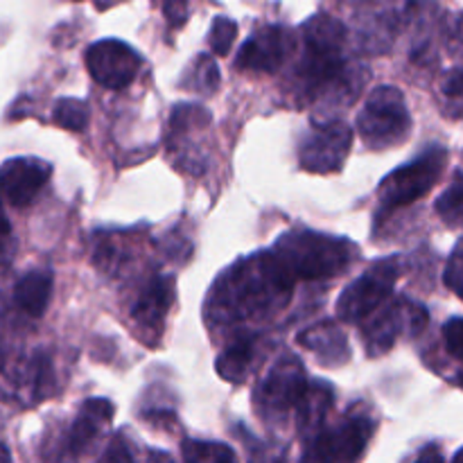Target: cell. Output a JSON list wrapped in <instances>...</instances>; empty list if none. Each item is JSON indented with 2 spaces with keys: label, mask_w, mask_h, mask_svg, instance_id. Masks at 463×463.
<instances>
[{
  "label": "cell",
  "mask_w": 463,
  "mask_h": 463,
  "mask_svg": "<svg viewBox=\"0 0 463 463\" xmlns=\"http://www.w3.org/2000/svg\"><path fill=\"white\" fill-rule=\"evenodd\" d=\"M443 280H446V285L452 289V294H455V297H461V283H463V242L461 240L455 244L450 258H448Z\"/></svg>",
  "instance_id": "obj_26"
},
{
  "label": "cell",
  "mask_w": 463,
  "mask_h": 463,
  "mask_svg": "<svg viewBox=\"0 0 463 463\" xmlns=\"http://www.w3.org/2000/svg\"><path fill=\"white\" fill-rule=\"evenodd\" d=\"M12 459V452L7 450V448H5V443L0 441V461H9Z\"/></svg>",
  "instance_id": "obj_33"
},
{
  "label": "cell",
  "mask_w": 463,
  "mask_h": 463,
  "mask_svg": "<svg viewBox=\"0 0 463 463\" xmlns=\"http://www.w3.org/2000/svg\"><path fill=\"white\" fill-rule=\"evenodd\" d=\"M461 68L457 66V68H452L450 72H448V77H446V81H443V93L448 95V98H452L455 99V104H459V99H461Z\"/></svg>",
  "instance_id": "obj_31"
},
{
  "label": "cell",
  "mask_w": 463,
  "mask_h": 463,
  "mask_svg": "<svg viewBox=\"0 0 463 463\" xmlns=\"http://www.w3.org/2000/svg\"><path fill=\"white\" fill-rule=\"evenodd\" d=\"M294 280H328L344 274L357 258V247L346 238L292 229L271 249Z\"/></svg>",
  "instance_id": "obj_3"
},
{
  "label": "cell",
  "mask_w": 463,
  "mask_h": 463,
  "mask_svg": "<svg viewBox=\"0 0 463 463\" xmlns=\"http://www.w3.org/2000/svg\"><path fill=\"white\" fill-rule=\"evenodd\" d=\"M362 335L364 346L371 357H380L392 351L398 335H420L430 324V312L420 303L398 298V301H384L375 312H371L362 321Z\"/></svg>",
  "instance_id": "obj_7"
},
{
  "label": "cell",
  "mask_w": 463,
  "mask_h": 463,
  "mask_svg": "<svg viewBox=\"0 0 463 463\" xmlns=\"http://www.w3.org/2000/svg\"><path fill=\"white\" fill-rule=\"evenodd\" d=\"M333 405L335 392L328 383H321V380L307 383L301 401L294 407V411H297L298 432H301L303 437H315L317 432H321Z\"/></svg>",
  "instance_id": "obj_18"
},
{
  "label": "cell",
  "mask_w": 463,
  "mask_h": 463,
  "mask_svg": "<svg viewBox=\"0 0 463 463\" xmlns=\"http://www.w3.org/2000/svg\"><path fill=\"white\" fill-rule=\"evenodd\" d=\"M235 36H238V23L233 18H226V16H217L211 25V50L220 57H226L231 52L235 43Z\"/></svg>",
  "instance_id": "obj_25"
},
{
  "label": "cell",
  "mask_w": 463,
  "mask_h": 463,
  "mask_svg": "<svg viewBox=\"0 0 463 463\" xmlns=\"http://www.w3.org/2000/svg\"><path fill=\"white\" fill-rule=\"evenodd\" d=\"M448 165V149L430 147L416 161L393 170L380 184V211H398L411 206L430 193Z\"/></svg>",
  "instance_id": "obj_5"
},
{
  "label": "cell",
  "mask_w": 463,
  "mask_h": 463,
  "mask_svg": "<svg viewBox=\"0 0 463 463\" xmlns=\"http://www.w3.org/2000/svg\"><path fill=\"white\" fill-rule=\"evenodd\" d=\"M175 303V280L172 276L158 274L143 288L131 307V319L147 335H161L165 317Z\"/></svg>",
  "instance_id": "obj_15"
},
{
  "label": "cell",
  "mask_w": 463,
  "mask_h": 463,
  "mask_svg": "<svg viewBox=\"0 0 463 463\" xmlns=\"http://www.w3.org/2000/svg\"><path fill=\"white\" fill-rule=\"evenodd\" d=\"M419 461L425 463V461H434V463H441L443 461V455L439 450H434V448H425L423 452L419 455Z\"/></svg>",
  "instance_id": "obj_32"
},
{
  "label": "cell",
  "mask_w": 463,
  "mask_h": 463,
  "mask_svg": "<svg viewBox=\"0 0 463 463\" xmlns=\"http://www.w3.org/2000/svg\"><path fill=\"white\" fill-rule=\"evenodd\" d=\"M375 432V423L364 414H351L333 430H321L307 446L306 461H357Z\"/></svg>",
  "instance_id": "obj_10"
},
{
  "label": "cell",
  "mask_w": 463,
  "mask_h": 463,
  "mask_svg": "<svg viewBox=\"0 0 463 463\" xmlns=\"http://www.w3.org/2000/svg\"><path fill=\"white\" fill-rule=\"evenodd\" d=\"M52 167L43 158L16 156L0 165V194L14 208H25L50 181Z\"/></svg>",
  "instance_id": "obj_12"
},
{
  "label": "cell",
  "mask_w": 463,
  "mask_h": 463,
  "mask_svg": "<svg viewBox=\"0 0 463 463\" xmlns=\"http://www.w3.org/2000/svg\"><path fill=\"white\" fill-rule=\"evenodd\" d=\"M140 63L143 57L125 41L102 39L86 50V68L104 89H127L138 75Z\"/></svg>",
  "instance_id": "obj_11"
},
{
  "label": "cell",
  "mask_w": 463,
  "mask_h": 463,
  "mask_svg": "<svg viewBox=\"0 0 463 463\" xmlns=\"http://www.w3.org/2000/svg\"><path fill=\"white\" fill-rule=\"evenodd\" d=\"M306 387L307 375L303 362L292 353H285L258 384L256 396H253L258 416L269 423L285 420V416L294 411L297 402L301 401Z\"/></svg>",
  "instance_id": "obj_6"
},
{
  "label": "cell",
  "mask_w": 463,
  "mask_h": 463,
  "mask_svg": "<svg viewBox=\"0 0 463 463\" xmlns=\"http://www.w3.org/2000/svg\"><path fill=\"white\" fill-rule=\"evenodd\" d=\"M211 127V113L202 104H176L170 113L167 154L179 170H190V143Z\"/></svg>",
  "instance_id": "obj_14"
},
{
  "label": "cell",
  "mask_w": 463,
  "mask_h": 463,
  "mask_svg": "<svg viewBox=\"0 0 463 463\" xmlns=\"http://www.w3.org/2000/svg\"><path fill=\"white\" fill-rule=\"evenodd\" d=\"M437 213L448 226L459 229L461 215H463V184H461V170L455 172V179L448 185L446 193L437 199Z\"/></svg>",
  "instance_id": "obj_24"
},
{
  "label": "cell",
  "mask_w": 463,
  "mask_h": 463,
  "mask_svg": "<svg viewBox=\"0 0 463 463\" xmlns=\"http://www.w3.org/2000/svg\"><path fill=\"white\" fill-rule=\"evenodd\" d=\"M181 89L202 95L215 93L220 89V68H217L215 59L208 54H199L181 77Z\"/></svg>",
  "instance_id": "obj_21"
},
{
  "label": "cell",
  "mask_w": 463,
  "mask_h": 463,
  "mask_svg": "<svg viewBox=\"0 0 463 463\" xmlns=\"http://www.w3.org/2000/svg\"><path fill=\"white\" fill-rule=\"evenodd\" d=\"M258 353V335L256 333H238L231 344H226L224 351L220 353L215 362V369L222 380L226 383L240 384L247 380L251 373L253 364H256Z\"/></svg>",
  "instance_id": "obj_19"
},
{
  "label": "cell",
  "mask_w": 463,
  "mask_h": 463,
  "mask_svg": "<svg viewBox=\"0 0 463 463\" xmlns=\"http://www.w3.org/2000/svg\"><path fill=\"white\" fill-rule=\"evenodd\" d=\"M301 61L297 68L303 99L328 95L348 104L360 95L366 75L357 77L346 61V27L330 14H315L301 27Z\"/></svg>",
  "instance_id": "obj_2"
},
{
  "label": "cell",
  "mask_w": 463,
  "mask_h": 463,
  "mask_svg": "<svg viewBox=\"0 0 463 463\" xmlns=\"http://www.w3.org/2000/svg\"><path fill=\"white\" fill-rule=\"evenodd\" d=\"M294 36L280 25H269L258 30L251 39H247L235 57V66L240 71L276 72L292 54Z\"/></svg>",
  "instance_id": "obj_13"
},
{
  "label": "cell",
  "mask_w": 463,
  "mask_h": 463,
  "mask_svg": "<svg viewBox=\"0 0 463 463\" xmlns=\"http://www.w3.org/2000/svg\"><path fill=\"white\" fill-rule=\"evenodd\" d=\"M353 147V129L344 120H315L298 149V165L312 175L339 172Z\"/></svg>",
  "instance_id": "obj_9"
},
{
  "label": "cell",
  "mask_w": 463,
  "mask_h": 463,
  "mask_svg": "<svg viewBox=\"0 0 463 463\" xmlns=\"http://www.w3.org/2000/svg\"><path fill=\"white\" fill-rule=\"evenodd\" d=\"M401 258H383L353 280L337 301V317L346 324H362L371 312L378 310L393 292V285L401 279Z\"/></svg>",
  "instance_id": "obj_8"
},
{
  "label": "cell",
  "mask_w": 463,
  "mask_h": 463,
  "mask_svg": "<svg viewBox=\"0 0 463 463\" xmlns=\"http://www.w3.org/2000/svg\"><path fill=\"white\" fill-rule=\"evenodd\" d=\"M461 342H463V319L461 317H452L446 326H443V344L452 360H461Z\"/></svg>",
  "instance_id": "obj_27"
},
{
  "label": "cell",
  "mask_w": 463,
  "mask_h": 463,
  "mask_svg": "<svg viewBox=\"0 0 463 463\" xmlns=\"http://www.w3.org/2000/svg\"><path fill=\"white\" fill-rule=\"evenodd\" d=\"M181 457L185 461H199V463H226L235 461L238 455L231 446H224V443H208V441H190L185 439L181 443Z\"/></svg>",
  "instance_id": "obj_23"
},
{
  "label": "cell",
  "mask_w": 463,
  "mask_h": 463,
  "mask_svg": "<svg viewBox=\"0 0 463 463\" xmlns=\"http://www.w3.org/2000/svg\"><path fill=\"white\" fill-rule=\"evenodd\" d=\"M188 3L190 0H163V14H165L167 25L179 30L188 21Z\"/></svg>",
  "instance_id": "obj_29"
},
{
  "label": "cell",
  "mask_w": 463,
  "mask_h": 463,
  "mask_svg": "<svg viewBox=\"0 0 463 463\" xmlns=\"http://www.w3.org/2000/svg\"><path fill=\"white\" fill-rule=\"evenodd\" d=\"M294 283L271 251L242 258L215 280L206 298V319L213 326H238L244 321L271 319L285 310Z\"/></svg>",
  "instance_id": "obj_1"
},
{
  "label": "cell",
  "mask_w": 463,
  "mask_h": 463,
  "mask_svg": "<svg viewBox=\"0 0 463 463\" xmlns=\"http://www.w3.org/2000/svg\"><path fill=\"white\" fill-rule=\"evenodd\" d=\"M298 344L317 355L324 366H342L351 360L346 333L335 321H321L298 335Z\"/></svg>",
  "instance_id": "obj_16"
},
{
  "label": "cell",
  "mask_w": 463,
  "mask_h": 463,
  "mask_svg": "<svg viewBox=\"0 0 463 463\" xmlns=\"http://www.w3.org/2000/svg\"><path fill=\"white\" fill-rule=\"evenodd\" d=\"M54 276L48 269H34L21 276L14 288V301L25 315L39 319L48 310L50 297H52Z\"/></svg>",
  "instance_id": "obj_20"
},
{
  "label": "cell",
  "mask_w": 463,
  "mask_h": 463,
  "mask_svg": "<svg viewBox=\"0 0 463 463\" xmlns=\"http://www.w3.org/2000/svg\"><path fill=\"white\" fill-rule=\"evenodd\" d=\"M411 131V116L405 95L396 86H378L366 98L364 109L357 116V134L364 145L375 152L396 147Z\"/></svg>",
  "instance_id": "obj_4"
},
{
  "label": "cell",
  "mask_w": 463,
  "mask_h": 463,
  "mask_svg": "<svg viewBox=\"0 0 463 463\" xmlns=\"http://www.w3.org/2000/svg\"><path fill=\"white\" fill-rule=\"evenodd\" d=\"M113 402L107 398H90L84 405L80 407V414H77L75 423H72L71 432H68V450L72 455H80L81 450L90 446L99 434L104 432V428H109L113 420Z\"/></svg>",
  "instance_id": "obj_17"
},
{
  "label": "cell",
  "mask_w": 463,
  "mask_h": 463,
  "mask_svg": "<svg viewBox=\"0 0 463 463\" xmlns=\"http://www.w3.org/2000/svg\"><path fill=\"white\" fill-rule=\"evenodd\" d=\"M52 118L61 129L84 131L90 120V107L86 99L61 98L57 99V104H54Z\"/></svg>",
  "instance_id": "obj_22"
},
{
  "label": "cell",
  "mask_w": 463,
  "mask_h": 463,
  "mask_svg": "<svg viewBox=\"0 0 463 463\" xmlns=\"http://www.w3.org/2000/svg\"><path fill=\"white\" fill-rule=\"evenodd\" d=\"M16 253V240H14V229L9 217L5 215L3 206H0V267L9 265Z\"/></svg>",
  "instance_id": "obj_28"
},
{
  "label": "cell",
  "mask_w": 463,
  "mask_h": 463,
  "mask_svg": "<svg viewBox=\"0 0 463 463\" xmlns=\"http://www.w3.org/2000/svg\"><path fill=\"white\" fill-rule=\"evenodd\" d=\"M104 461H131L134 459V455L129 452V448H127L125 439L122 437H116L113 439L111 446L107 448V452L102 455Z\"/></svg>",
  "instance_id": "obj_30"
}]
</instances>
